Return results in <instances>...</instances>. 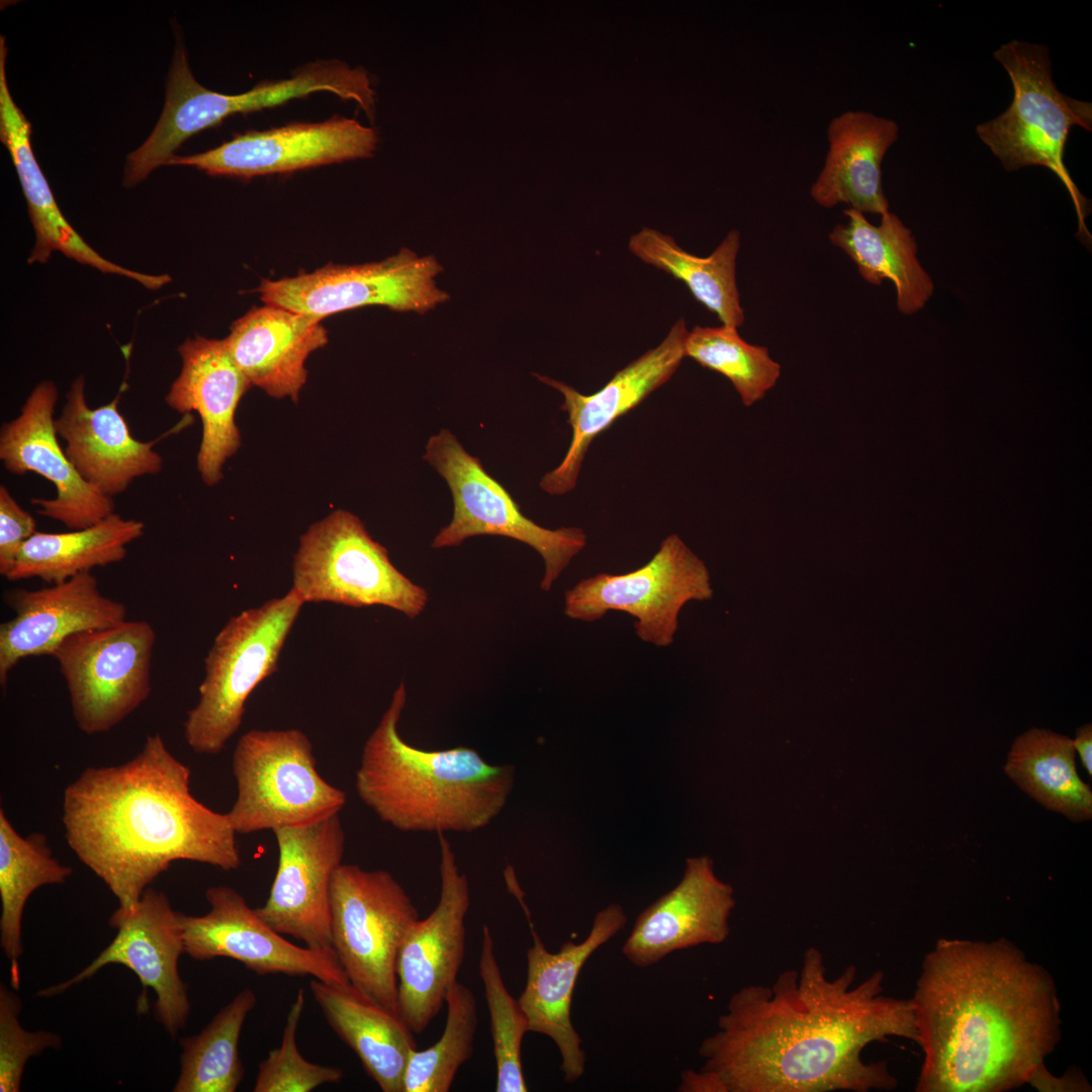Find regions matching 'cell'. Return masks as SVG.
<instances>
[{"label": "cell", "mask_w": 1092, "mask_h": 1092, "mask_svg": "<svg viewBox=\"0 0 1092 1092\" xmlns=\"http://www.w3.org/2000/svg\"><path fill=\"white\" fill-rule=\"evenodd\" d=\"M4 36L0 37V140L11 155L25 196L35 244L28 263H47L54 252L103 273L128 277L146 288L157 290L171 281L167 274L150 275L124 268L98 254L72 228L59 208L50 185L33 155L31 124L15 104L7 86Z\"/></svg>", "instance_id": "obj_27"}, {"label": "cell", "mask_w": 1092, "mask_h": 1092, "mask_svg": "<svg viewBox=\"0 0 1092 1092\" xmlns=\"http://www.w3.org/2000/svg\"><path fill=\"white\" fill-rule=\"evenodd\" d=\"M712 597L705 563L676 535L661 541L643 566L622 574L598 573L564 593V615L595 622L610 611L636 619L639 639L657 647L673 643L678 615L686 603Z\"/></svg>", "instance_id": "obj_13"}, {"label": "cell", "mask_w": 1092, "mask_h": 1092, "mask_svg": "<svg viewBox=\"0 0 1092 1092\" xmlns=\"http://www.w3.org/2000/svg\"><path fill=\"white\" fill-rule=\"evenodd\" d=\"M303 603L291 588L232 617L216 635L204 660L198 702L184 722L185 740L195 753H219L238 731L251 693L277 670Z\"/></svg>", "instance_id": "obj_7"}, {"label": "cell", "mask_w": 1092, "mask_h": 1092, "mask_svg": "<svg viewBox=\"0 0 1092 1092\" xmlns=\"http://www.w3.org/2000/svg\"><path fill=\"white\" fill-rule=\"evenodd\" d=\"M679 1092H726L719 1077L712 1071L685 1070L680 1073Z\"/></svg>", "instance_id": "obj_44"}, {"label": "cell", "mask_w": 1092, "mask_h": 1092, "mask_svg": "<svg viewBox=\"0 0 1092 1092\" xmlns=\"http://www.w3.org/2000/svg\"><path fill=\"white\" fill-rule=\"evenodd\" d=\"M740 233L730 231L708 257L695 256L674 239L657 230L644 228L631 236L630 252L644 263L684 282L695 299L715 313L722 325L739 328L744 311L736 283V258Z\"/></svg>", "instance_id": "obj_33"}, {"label": "cell", "mask_w": 1092, "mask_h": 1092, "mask_svg": "<svg viewBox=\"0 0 1092 1092\" xmlns=\"http://www.w3.org/2000/svg\"><path fill=\"white\" fill-rule=\"evenodd\" d=\"M1070 737L1031 728L1012 743L1005 774L1045 809L1074 822L1092 818V792L1079 777Z\"/></svg>", "instance_id": "obj_34"}, {"label": "cell", "mask_w": 1092, "mask_h": 1092, "mask_svg": "<svg viewBox=\"0 0 1092 1092\" xmlns=\"http://www.w3.org/2000/svg\"><path fill=\"white\" fill-rule=\"evenodd\" d=\"M304 603L353 608L384 606L414 619L425 610L427 590L401 573L387 549L352 513L337 510L301 535L293 562V586Z\"/></svg>", "instance_id": "obj_10"}, {"label": "cell", "mask_w": 1092, "mask_h": 1092, "mask_svg": "<svg viewBox=\"0 0 1092 1092\" xmlns=\"http://www.w3.org/2000/svg\"><path fill=\"white\" fill-rule=\"evenodd\" d=\"M232 770L238 792L226 814L237 834L311 824L347 803L346 793L318 774L312 744L298 729L243 734Z\"/></svg>", "instance_id": "obj_8"}, {"label": "cell", "mask_w": 1092, "mask_h": 1092, "mask_svg": "<svg viewBox=\"0 0 1092 1092\" xmlns=\"http://www.w3.org/2000/svg\"><path fill=\"white\" fill-rule=\"evenodd\" d=\"M846 223L837 224L830 242L841 249L869 283L893 282L897 307L903 314H913L924 307L934 285L917 259V244L911 231L890 211L881 215L879 225L872 224L864 213L846 208Z\"/></svg>", "instance_id": "obj_31"}, {"label": "cell", "mask_w": 1092, "mask_h": 1092, "mask_svg": "<svg viewBox=\"0 0 1092 1092\" xmlns=\"http://www.w3.org/2000/svg\"><path fill=\"white\" fill-rule=\"evenodd\" d=\"M21 999L0 984V1092L20 1091L27 1061L46 1050H59L61 1036L53 1031H28L19 1021Z\"/></svg>", "instance_id": "obj_41"}, {"label": "cell", "mask_w": 1092, "mask_h": 1092, "mask_svg": "<svg viewBox=\"0 0 1092 1092\" xmlns=\"http://www.w3.org/2000/svg\"><path fill=\"white\" fill-rule=\"evenodd\" d=\"M442 270L434 256H419L402 248L379 262L329 263L294 277L263 279L257 291L266 304L322 321L328 315L367 305L424 313L449 298L436 283Z\"/></svg>", "instance_id": "obj_14"}, {"label": "cell", "mask_w": 1092, "mask_h": 1092, "mask_svg": "<svg viewBox=\"0 0 1092 1092\" xmlns=\"http://www.w3.org/2000/svg\"><path fill=\"white\" fill-rule=\"evenodd\" d=\"M257 1004L246 988L197 1034L180 1038V1073L174 1092H235L245 1069L239 1042L245 1020Z\"/></svg>", "instance_id": "obj_36"}, {"label": "cell", "mask_w": 1092, "mask_h": 1092, "mask_svg": "<svg viewBox=\"0 0 1092 1092\" xmlns=\"http://www.w3.org/2000/svg\"><path fill=\"white\" fill-rule=\"evenodd\" d=\"M734 906L733 889L716 876L712 859L688 858L679 883L638 915L622 953L648 968L676 950L722 943Z\"/></svg>", "instance_id": "obj_24"}, {"label": "cell", "mask_w": 1092, "mask_h": 1092, "mask_svg": "<svg viewBox=\"0 0 1092 1092\" xmlns=\"http://www.w3.org/2000/svg\"><path fill=\"white\" fill-rule=\"evenodd\" d=\"M1038 1091L1067 1092L1091 1091V1086L1080 1072H1066L1064 1076H1054L1043 1068L1029 1084Z\"/></svg>", "instance_id": "obj_43"}, {"label": "cell", "mask_w": 1092, "mask_h": 1092, "mask_svg": "<svg viewBox=\"0 0 1092 1092\" xmlns=\"http://www.w3.org/2000/svg\"><path fill=\"white\" fill-rule=\"evenodd\" d=\"M57 399L51 380L33 388L18 417L1 427L0 460L13 474L34 472L56 486L55 498L31 499L39 515L70 530L85 529L113 514L114 502L86 482L62 449L54 418Z\"/></svg>", "instance_id": "obj_20"}, {"label": "cell", "mask_w": 1092, "mask_h": 1092, "mask_svg": "<svg viewBox=\"0 0 1092 1092\" xmlns=\"http://www.w3.org/2000/svg\"><path fill=\"white\" fill-rule=\"evenodd\" d=\"M626 923L622 906L610 904L596 914L582 941H566L557 952H551L529 919L533 944L527 950V979L518 1000L527 1016L529 1030L548 1036L557 1046L566 1083L576 1082L585 1071L582 1039L570 1016L576 980L589 957Z\"/></svg>", "instance_id": "obj_22"}, {"label": "cell", "mask_w": 1092, "mask_h": 1092, "mask_svg": "<svg viewBox=\"0 0 1092 1092\" xmlns=\"http://www.w3.org/2000/svg\"><path fill=\"white\" fill-rule=\"evenodd\" d=\"M179 376L165 400L178 413L196 412L202 422L197 469L203 482L215 485L222 467L241 446L235 422L239 402L252 386L231 356L223 340L188 338L178 347Z\"/></svg>", "instance_id": "obj_25"}, {"label": "cell", "mask_w": 1092, "mask_h": 1092, "mask_svg": "<svg viewBox=\"0 0 1092 1092\" xmlns=\"http://www.w3.org/2000/svg\"><path fill=\"white\" fill-rule=\"evenodd\" d=\"M155 642L149 622L126 620L72 634L60 643L52 657L83 733L110 731L149 698Z\"/></svg>", "instance_id": "obj_12"}, {"label": "cell", "mask_w": 1092, "mask_h": 1092, "mask_svg": "<svg viewBox=\"0 0 1092 1092\" xmlns=\"http://www.w3.org/2000/svg\"><path fill=\"white\" fill-rule=\"evenodd\" d=\"M1075 751L1081 758L1086 771L1092 775V725L1086 723L1076 730L1075 739H1072Z\"/></svg>", "instance_id": "obj_45"}, {"label": "cell", "mask_w": 1092, "mask_h": 1092, "mask_svg": "<svg viewBox=\"0 0 1092 1092\" xmlns=\"http://www.w3.org/2000/svg\"><path fill=\"white\" fill-rule=\"evenodd\" d=\"M855 979L853 965L830 978L821 950L808 947L799 969L731 996L717 1030L700 1044L702 1068L726 1092L896 1089L888 1064L867 1062L862 1052L890 1037L916 1042L910 1000L885 995L881 971Z\"/></svg>", "instance_id": "obj_1"}, {"label": "cell", "mask_w": 1092, "mask_h": 1092, "mask_svg": "<svg viewBox=\"0 0 1092 1092\" xmlns=\"http://www.w3.org/2000/svg\"><path fill=\"white\" fill-rule=\"evenodd\" d=\"M144 532L143 522L116 513L85 529L36 532L24 542L5 578L14 581L38 577L49 584L66 581L94 567L123 560L126 546Z\"/></svg>", "instance_id": "obj_32"}, {"label": "cell", "mask_w": 1092, "mask_h": 1092, "mask_svg": "<svg viewBox=\"0 0 1092 1092\" xmlns=\"http://www.w3.org/2000/svg\"><path fill=\"white\" fill-rule=\"evenodd\" d=\"M85 384L82 375L72 382L55 427L80 476L113 498L135 478L159 473L163 459L154 450L155 442H142L130 434L118 408L119 394L105 405L90 408Z\"/></svg>", "instance_id": "obj_26"}, {"label": "cell", "mask_w": 1092, "mask_h": 1092, "mask_svg": "<svg viewBox=\"0 0 1092 1092\" xmlns=\"http://www.w3.org/2000/svg\"><path fill=\"white\" fill-rule=\"evenodd\" d=\"M479 976L490 1018V1033L496 1067V1092L528 1091L521 1061L524 1035L529 1022L519 1000L508 991L498 967L489 927L482 926Z\"/></svg>", "instance_id": "obj_39"}, {"label": "cell", "mask_w": 1092, "mask_h": 1092, "mask_svg": "<svg viewBox=\"0 0 1092 1092\" xmlns=\"http://www.w3.org/2000/svg\"><path fill=\"white\" fill-rule=\"evenodd\" d=\"M447 1019L439 1040L414 1050L407 1059L402 1092H447L474 1050L477 1004L470 988L456 982L446 998Z\"/></svg>", "instance_id": "obj_38"}, {"label": "cell", "mask_w": 1092, "mask_h": 1092, "mask_svg": "<svg viewBox=\"0 0 1092 1092\" xmlns=\"http://www.w3.org/2000/svg\"><path fill=\"white\" fill-rule=\"evenodd\" d=\"M993 56L1011 80L1013 99L1003 113L977 125L978 136L1007 171L1027 166L1051 170L1073 200L1080 233L1089 236L1084 224L1088 202L1072 180L1064 156L1073 126L1091 129L1090 104L1058 90L1046 46L1012 39Z\"/></svg>", "instance_id": "obj_6"}, {"label": "cell", "mask_w": 1092, "mask_h": 1092, "mask_svg": "<svg viewBox=\"0 0 1092 1092\" xmlns=\"http://www.w3.org/2000/svg\"><path fill=\"white\" fill-rule=\"evenodd\" d=\"M309 989L328 1024L380 1090L402 1092L407 1059L418 1049L402 1018L351 983L337 986L313 978Z\"/></svg>", "instance_id": "obj_30"}, {"label": "cell", "mask_w": 1092, "mask_h": 1092, "mask_svg": "<svg viewBox=\"0 0 1092 1092\" xmlns=\"http://www.w3.org/2000/svg\"><path fill=\"white\" fill-rule=\"evenodd\" d=\"M439 901L408 930L396 963L399 1014L414 1033H422L446 1004L465 954V917L471 894L449 840L439 834Z\"/></svg>", "instance_id": "obj_16"}, {"label": "cell", "mask_w": 1092, "mask_h": 1092, "mask_svg": "<svg viewBox=\"0 0 1092 1092\" xmlns=\"http://www.w3.org/2000/svg\"><path fill=\"white\" fill-rule=\"evenodd\" d=\"M328 341L322 320L266 303L237 320L223 339L251 385L294 402L307 379V357Z\"/></svg>", "instance_id": "obj_28"}, {"label": "cell", "mask_w": 1092, "mask_h": 1092, "mask_svg": "<svg viewBox=\"0 0 1092 1092\" xmlns=\"http://www.w3.org/2000/svg\"><path fill=\"white\" fill-rule=\"evenodd\" d=\"M273 832L278 864L269 896L255 909L257 914L282 935L313 949L335 951L331 884L342 864L346 839L339 814Z\"/></svg>", "instance_id": "obj_17"}, {"label": "cell", "mask_w": 1092, "mask_h": 1092, "mask_svg": "<svg viewBox=\"0 0 1092 1092\" xmlns=\"http://www.w3.org/2000/svg\"><path fill=\"white\" fill-rule=\"evenodd\" d=\"M304 1005L305 994L300 988L287 1013L281 1044L259 1064L254 1092H309L343 1079L342 1069L311 1063L300 1054L296 1036Z\"/></svg>", "instance_id": "obj_40"}, {"label": "cell", "mask_w": 1092, "mask_h": 1092, "mask_svg": "<svg viewBox=\"0 0 1092 1092\" xmlns=\"http://www.w3.org/2000/svg\"><path fill=\"white\" fill-rule=\"evenodd\" d=\"M685 356L729 379L745 406L761 400L781 376V365L766 347L747 343L736 328L724 325L694 327L686 338Z\"/></svg>", "instance_id": "obj_37"}, {"label": "cell", "mask_w": 1092, "mask_h": 1092, "mask_svg": "<svg viewBox=\"0 0 1092 1092\" xmlns=\"http://www.w3.org/2000/svg\"><path fill=\"white\" fill-rule=\"evenodd\" d=\"M423 459L445 479L454 505L451 522L435 536L432 548L459 546L465 539L480 535L515 539L532 547L543 558L545 571L540 587L549 592L572 558L585 547L586 535L582 529L550 530L527 518L511 493L448 429L428 440Z\"/></svg>", "instance_id": "obj_11"}, {"label": "cell", "mask_w": 1092, "mask_h": 1092, "mask_svg": "<svg viewBox=\"0 0 1092 1092\" xmlns=\"http://www.w3.org/2000/svg\"><path fill=\"white\" fill-rule=\"evenodd\" d=\"M828 149L810 195L820 206L845 203L862 213L884 214L889 202L882 186V161L898 140L894 119L864 110H846L827 125Z\"/></svg>", "instance_id": "obj_29"}, {"label": "cell", "mask_w": 1092, "mask_h": 1092, "mask_svg": "<svg viewBox=\"0 0 1092 1092\" xmlns=\"http://www.w3.org/2000/svg\"><path fill=\"white\" fill-rule=\"evenodd\" d=\"M377 141L375 129L355 119L334 116L323 122H297L237 134L200 154L174 155L167 165L192 166L211 176L249 179L368 158Z\"/></svg>", "instance_id": "obj_19"}, {"label": "cell", "mask_w": 1092, "mask_h": 1092, "mask_svg": "<svg viewBox=\"0 0 1092 1092\" xmlns=\"http://www.w3.org/2000/svg\"><path fill=\"white\" fill-rule=\"evenodd\" d=\"M190 768L159 733L130 760L88 767L64 792L62 821L76 856L131 909L176 860L237 870L242 864L228 814L190 791Z\"/></svg>", "instance_id": "obj_3"}, {"label": "cell", "mask_w": 1092, "mask_h": 1092, "mask_svg": "<svg viewBox=\"0 0 1092 1092\" xmlns=\"http://www.w3.org/2000/svg\"><path fill=\"white\" fill-rule=\"evenodd\" d=\"M71 867L57 859L46 835H20L0 810V945L11 965V986L19 988L18 960L22 956V916L31 894L47 885L65 884Z\"/></svg>", "instance_id": "obj_35"}, {"label": "cell", "mask_w": 1092, "mask_h": 1092, "mask_svg": "<svg viewBox=\"0 0 1092 1092\" xmlns=\"http://www.w3.org/2000/svg\"><path fill=\"white\" fill-rule=\"evenodd\" d=\"M333 948L350 983L399 1014L396 963L419 919L399 882L385 870L342 863L331 884Z\"/></svg>", "instance_id": "obj_9"}, {"label": "cell", "mask_w": 1092, "mask_h": 1092, "mask_svg": "<svg viewBox=\"0 0 1092 1092\" xmlns=\"http://www.w3.org/2000/svg\"><path fill=\"white\" fill-rule=\"evenodd\" d=\"M3 602L15 616L0 624V685L23 658L52 656L72 634L126 621V606L104 596L91 572L38 589L11 588Z\"/></svg>", "instance_id": "obj_23"}, {"label": "cell", "mask_w": 1092, "mask_h": 1092, "mask_svg": "<svg viewBox=\"0 0 1092 1092\" xmlns=\"http://www.w3.org/2000/svg\"><path fill=\"white\" fill-rule=\"evenodd\" d=\"M34 518L25 511L3 484L0 485V574L6 577L12 570L18 553L36 533Z\"/></svg>", "instance_id": "obj_42"}, {"label": "cell", "mask_w": 1092, "mask_h": 1092, "mask_svg": "<svg viewBox=\"0 0 1092 1092\" xmlns=\"http://www.w3.org/2000/svg\"><path fill=\"white\" fill-rule=\"evenodd\" d=\"M405 702L400 682L364 744L355 775L358 797L403 832L439 835L486 827L508 803L514 766L491 764L467 746L424 750L408 744L397 730Z\"/></svg>", "instance_id": "obj_4"}, {"label": "cell", "mask_w": 1092, "mask_h": 1092, "mask_svg": "<svg viewBox=\"0 0 1092 1092\" xmlns=\"http://www.w3.org/2000/svg\"><path fill=\"white\" fill-rule=\"evenodd\" d=\"M318 91L355 100L374 119V91L363 68L351 69L338 60L317 61L289 79L263 82L248 92L228 95L206 89L195 80L185 48L178 42L162 114L145 143L127 155L123 184L131 187L140 183L154 169L167 165L188 138L233 114L273 107Z\"/></svg>", "instance_id": "obj_5"}, {"label": "cell", "mask_w": 1092, "mask_h": 1092, "mask_svg": "<svg viewBox=\"0 0 1092 1092\" xmlns=\"http://www.w3.org/2000/svg\"><path fill=\"white\" fill-rule=\"evenodd\" d=\"M909 1000L923 1054L917 1092L1030 1084L1061 1038L1055 980L1006 938H940Z\"/></svg>", "instance_id": "obj_2"}, {"label": "cell", "mask_w": 1092, "mask_h": 1092, "mask_svg": "<svg viewBox=\"0 0 1092 1092\" xmlns=\"http://www.w3.org/2000/svg\"><path fill=\"white\" fill-rule=\"evenodd\" d=\"M210 909L204 915L180 912L185 953L195 961L228 958L265 976H311L337 986L350 984L335 951L296 945L265 922L235 889L206 890Z\"/></svg>", "instance_id": "obj_18"}, {"label": "cell", "mask_w": 1092, "mask_h": 1092, "mask_svg": "<svg viewBox=\"0 0 1092 1092\" xmlns=\"http://www.w3.org/2000/svg\"><path fill=\"white\" fill-rule=\"evenodd\" d=\"M108 924L116 935L107 947L69 980L35 995H60L107 965H122L138 976L144 992L147 988L155 992V1018L175 1038L191 1011L188 986L178 970L179 958L185 953L180 912L172 908L164 892L149 887L133 908L117 907Z\"/></svg>", "instance_id": "obj_15"}, {"label": "cell", "mask_w": 1092, "mask_h": 1092, "mask_svg": "<svg viewBox=\"0 0 1092 1092\" xmlns=\"http://www.w3.org/2000/svg\"><path fill=\"white\" fill-rule=\"evenodd\" d=\"M688 333L685 320H677L657 347L619 370L605 386L592 394H582L564 382L534 374L563 395L561 410L567 413L572 430L565 457L540 480V487L545 492L561 495L575 487L589 444L672 376L686 357Z\"/></svg>", "instance_id": "obj_21"}]
</instances>
